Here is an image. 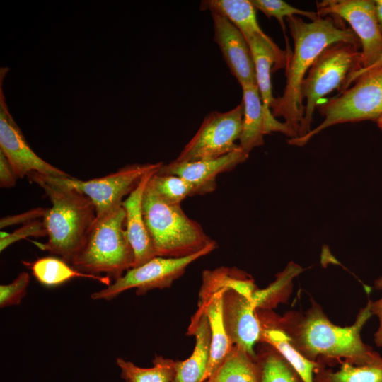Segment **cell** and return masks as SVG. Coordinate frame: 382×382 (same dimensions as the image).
<instances>
[{
  "label": "cell",
  "instance_id": "1",
  "mask_svg": "<svg viewBox=\"0 0 382 382\" xmlns=\"http://www.w3.org/2000/svg\"><path fill=\"white\" fill-rule=\"evenodd\" d=\"M340 20L335 16L319 17L309 23L296 16L287 18L294 52L286 60L283 94L274 98L270 110L274 117L284 118L294 138L299 136L304 115L302 83L317 57L328 47L337 42L361 45L352 30L345 27Z\"/></svg>",
  "mask_w": 382,
  "mask_h": 382
},
{
  "label": "cell",
  "instance_id": "4",
  "mask_svg": "<svg viewBox=\"0 0 382 382\" xmlns=\"http://www.w3.org/2000/svg\"><path fill=\"white\" fill-rule=\"evenodd\" d=\"M143 210L156 256H189L213 241L199 223L186 215L180 204L164 202L149 183L144 195Z\"/></svg>",
  "mask_w": 382,
  "mask_h": 382
},
{
  "label": "cell",
  "instance_id": "35",
  "mask_svg": "<svg viewBox=\"0 0 382 382\" xmlns=\"http://www.w3.org/2000/svg\"><path fill=\"white\" fill-rule=\"evenodd\" d=\"M374 286L376 289H382V277L375 280ZM371 312L377 316L379 323L374 336V342L377 347H382V297L374 301H371Z\"/></svg>",
  "mask_w": 382,
  "mask_h": 382
},
{
  "label": "cell",
  "instance_id": "15",
  "mask_svg": "<svg viewBox=\"0 0 382 382\" xmlns=\"http://www.w3.org/2000/svg\"><path fill=\"white\" fill-rule=\"evenodd\" d=\"M214 40L231 73L241 86L256 83L255 64L249 45L241 32L228 19L211 12Z\"/></svg>",
  "mask_w": 382,
  "mask_h": 382
},
{
  "label": "cell",
  "instance_id": "28",
  "mask_svg": "<svg viewBox=\"0 0 382 382\" xmlns=\"http://www.w3.org/2000/svg\"><path fill=\"white\" fill-rule=\"evenodd\" d=\"M116 364L126 382H172L175 374V361L162 356L155 357L151 368L139 367L120 357Z\"/></svg>",
  "mask_w": 382,
  "mask_h": 382
},
{
  "label": "cell",
  "instance_id": "13",
  "mask_svg": "<svg viewBox=\"0 0 382 382\" xmlns=\"http://www.w3.org/2000/svg\"><path fill=\"white\" fill-rule=\"evenodd\" d=\"M254 62L256 83L260 94L266 134L281 132L290 139L295 136L284 122H279L272 114L270 105L274 100L271 72L286 66V52L282 51L265 33L255 35L247 40Z\"/></svg>",
  "mask_w": 382,
  "mask_h": 382
},
{
  "label": "cell",
  "instance_id": "17",
  "mask_svg": "<svg viewBox=\"0 0 382 382\" xmlns=\"http://www.w3.org/2000/svg\"><path fill=\"white\" fill-rule=\"evenodd\" d=\"M159 169L146 173L122 202L125 211V230L134 254L133 267L156 256L144 219L143 199L149 180Z\"/></svg>",
  "mask_w": 382,
  "mask_h": 382
},
{
  "label": "cell",
  "instance_id": "11",
  "mask_svg": "<svg viewBox=\"0 0 382 382\" xmlns=\"http://www.w3.org/2000/svg\"><path fill=\"white\" fill-rule=\"evenodd\" d=\"M320 17L335 16L347 21L360 41L361 64L372 65L382 54V32L371 0H323L317 2Z\"/></svg>",
  "mask_w": 382,
  "mask_h": 382
},
{
  "label": "cell",
  "instance_id": "31",
  "mask_svg": "<svg viewBox=\"0 0 382 382\" xmlns=\"http://www.w3.org/2000/svg\"><path fill=\"white\" fill-rule=\"evenodd\" d=\"M250 1L255 9L262 12L267 18L274 17L277 18L283 30L286 40V44L287 39L285 34L286 28L284 22L285 17L288 18L299 15L309 18L311 21L320 17L317 12L297 8L282 0H250Z\"/></svg>",
  "mask_w": 382,
  "mask_h": 382
},
{
  "label": "cell",
  "instance_id": "25",
  "mask_svg": "<svg viewBox=\"0 0 382 382\" xmlns=\"http://www.w3.org/2000/svg\"><path fill=\"white\" fill-rule=\"evenodd\" d=\"M204 382H257L255 358L233 345L219 369Z\"/></svg>",
  "mask_w": 382,
  "mask_h": 382
},
{
  "label": "cell",
  "instance_id": "6",
  "mask_svg": "<svg viewBox=\"0 0 382 382\" xmlns=\"http://www.w3.org/2000/svg\"><path fill=\"white\" fill-rule=\"evenodd\" d=\"M360 45L340 42L330 45L317 57L301 87L306 98L304 115L298 137L311 131L313 114L322 98L335 90L343 91L348 78L361 68Z\"/></svg>",
  "mask_w": 382,
  "mask_h": 382
},
{
  "label": "cell",
  "instance_id": "38",
  "mask_svg": "<svg viewBox=\"0 0 382 382\" xmlns=\"http://www.w3.org/2000/svg\"><path fill=\"white\" fill-rule=\"evenodd\" d=\"M374 1L377 21L382 32V0H376Z\"/></svg>",
  "mask_w": 382,
  "mask_h": 382
},
{
  "label": "cell",
  "instance_id": "39",
  "mask_svg": "<svg viewBox=\"0 0 382 382\" xmlns=\"http://www.w3.org/2000/svg\"><path fill=\"white\" fill-rule=\"evenodd\" d=\"M378 127L382 130V116L376 121Z\"/></svg>",
  "mask_w": 382,
  "mask_h": 382
},
{
  "label": "cell",
  "instance_id": "19",
  "mask_svg": "<svg viewBox=\"0 0 382 382\" xmlns=\"http://www.w3.org/2000/svg\"><path fill=\"white\" fill-rule=\"evenodd\" d=\"M259 317L262 325L260 342L275 349L296 371L303 382H314L313 373L321 365L308 359L294 345L291 338L279 325L276 316Z\"/></svg>",
  "mask_w": 382,
  "mask_h": 382
},
{
  "label": "cell",
  "instance_id": "26",
  "mask_svg": "<svg viewBox=\"0 0 382 382\" xmlns=\"http://www.w3.org/2000/svg\"><path fill=\"white\" fill-rule=\"evenodd\" d=\"M339 370L318 369L315 382H382V357L356 364L342 361Z\"/></svg>",
  "mask_w": 382,
  "mask_h": 382
},
{
  "label": "cell",
  "instance_id": "30",
  "mask_svg": "<svg viewBox=\"0 0 382 382\" xmlns=\"http://www.w3.org/2000/svg\"><path fill=\"white\" fill-rule=\"evenodd\" d=\"M149 183L156 194L170 204H180L187 197L196 195L195 186L175 175L156 172Z\"/></svg>",
  "mask_w": 382,
  "mask_h": 382
},
{
  "label": "cell",
  "instance_id": "21",
  "mask_svg": "<svg viewBox=\"0 0 382 382\" xmlns=\"http://www.w3.org/2000/svg\"><path fill=\"white\" fill-rule=\"evenodd\" d=\"M243 91V117L239 146L246 153L264 144L266 134L262 103L257 84L244 83Z\"/></svg>",
  "mask_w": 382,
  "mask_h": 382
},
{
  "label": "cell",
  "instance_id": "34",
  "mask_svg": "<svg viewBox=\"0 0 382 382\" xmlns=\"http://www.w3.org/2000/svg\"><path fill=\"white\" fill-rule=\"evenodd\" d=\"M47 208L37 207L30 209L27 212L3 217L0 220V228H3L9 226L19 224H27L28 222L43 218Z\"/></svg>",
  "mask_w": 382,
  "mask_h": 382
},
{
  "label": "cell",
  "instance_id": "23",
  "mask_svg": "<svg viewBox=\"0 0 382 382\" xmlns=\"http://www.w3.org/2000/svg\"><path fill=\"white\" fill-rule=\"evenodd\" d=\"M200 9L209 10L228 19L246 40L255 35L265 34L256 16V9L249 0H204Z\"/></svg>",
  "mask_w": 382,
  "mask_h": 382
},
{
  "label": "cell",
  "instance_id": "27",
  "mask_svg": "<svg viewBox=\"0 0 382 382\" xmlns=\"http://www.w3.org/2000/svg\"><path fill=\"white\" fill-rule=\"evenodd\" d=\"M267 345L255 357L257 382H303L285 359Z\"/></svg>",
  "mask_w": 382,
  "mask_h": 382
},
{
  "label": "cell",
  "instance_id": "29",
  "mask_svg": "<svg viewBox=\"0 0 382 382\" xmlns=\"http://www.w3.org/2000/svg\"><path fill=\"white\" fill-rule=\"evenodd\" d=\"M301 271L300 266L290 262L267 287L256 289L252 296V301L255 308L269 309L286 300L291 290L292 279Z\"/></svg>",
  "mask_w": 382,
  "mask_h": 382
},
{
  "label": "cell",
  "instance_id": "14",
  "mask_svg": "<svg viewBox=\"0 0 382 382\" xmlns=\"http://www.w3.org/2000/svg\"><path fill=\"white\" fill-rule=\"evenodd\" d=\"M223 299L224 324L232 344L255 358L254 346L260 342L262 325L252 299L233 290L225 291Z\"/></svg>",
  "mask_w": 382,
  "mask_h": 382
},
{
  "label": "cell",
  "instance_id": "7",
  "mask_svg": "<svg viewBox=\"0 0 382 382\" xmlns=\"http://www.w3.org/2000/svg\"><path fill=\"white\" fill-rule=\"evenodd\" d=\"M332 98L319 103L318 111L323 121L306 135L288 139L291 145L302 146L313 137L332 125L364 120L377 121L382 116V68L366 72Z\"/></svg>",
  "mask_w": 382,
  "mask_h": 382
},
{
  "label": "cell",
  "instance_id": "5",
  "mask_svg": "<svg viewBox=\"0 0 382 382\" xmlns=\"http://www.w3.org/2000/svg\"><path fill=\"white\" fill-rule=\"evenodd\" d=\"M134 254L125 230V211L119 205L97 217L71 265L81 272L105 273L116 280L134 267Z\"/></svg>",
  "mask_w": 382,
  "mask_h": 382
},
{
  "label": "cell",
  "instance_id": "3",
  "mask_svg": "<svg viewBox=\"0 0 382 382\" xmlns=\"http://www.w3.org/2000/svg\"><path fill=\"white\" fill-rule=\"evenodd\" d=\"M27 177L44 190L52 204L42 220L47 241L35 244L71 265L96 219V207L84 194L53 176L31 173Z\"/></svg>",
  "mask_w": 382,
  "mask_h": 382
},
{
  "label": "cell",
  "instance_id": "12",
  "mask_svg": "<svg viewBox=\"0 0 382 382\" xmlns=\"http://www.w3.org/2000/svg\"><path fill=\"white\" fill-rule=\"evenodd\" d=\"M7 71L6 68H1L0 71V151L8 161L18 178L27 177L31 173L71 177L38 156L28 144L6 102L2 84Z\"/></svg>",
  "mask_w": 382,
  "mask_h": 382
},
{
  "label": "cell",
  "instance_id": "33",
  "mask_svg": "<svg viewBox=\"0 0 382 382\" xmlns=\"http://www.w3.org/2000/svg\"><path fill=\"white\" fill-rule=\"evenodd\" d=\"M46 236L47 231L42 221L35 220L23 224L21 228L11 233L1 231L0 250L2 252L11 244L28 236L42 237Z\"/></svg>",
  "mask_w": 382,
  "mask_h": 382
},
{
  "label": "cell",
  "instance_id": "36",
  "mask_svg": "<svg viewBox=\"0 0 382 382\" xmlns=\"http://www.w3.org/2000/svg\"><path fill=\"white\" fill-rule=\"evenodd\" d=\"M17 175L13 171L7 158L0 151V186L1 187H12L15 186Z\"/></svg>",
  "mask_w": 382,
  "mask_h": 382
},
{
  "label": "cell",
  "instance_id": "32",
  "mask_svg": "<svg viewBox=\"0 0 382 382\" xmlns=\"http://www.w3.org/2000/svg\"><path fill=\"white\" fill-rule=\"evenodd\" d=\"M30 282L27 272H21L10 284L0 286V307L17 306L25 296Z\"/></svg>",
  "mask_w": 382,
  "mask_h": 382
},
{
  "label": "cell",
  "instance_id": "18",
  "mask_svg": "<svg viewBox=\"0 0 382 382\" xmlns=\"http://www.w3.org/2000/svg\"><path fill=\"white\" fill-rule=\"evenodd\" d=\"M188 333L195 337V345L190 357L175 361V376L172 382H202L210 357L211 332L208 318L202 308H198L191 320Z\"/></svg>",
  "mask_w": 382,
  "mask_h": 382
},
{
  "label": "cell",
  "instance_id": "22",
  "mask_svg": "<svg viewBox=\"0 0 382 382\" xmlns=\"http://www.w3.org/2000/svg\"><path fill=\"white\" fill-rule=\"evenodd\" d=\"M256 289L253 279L241 270L224 267L214 270H205L202 273L198 306L221 290H233L252 299Z\"/></svg>",
  "mask_w": 382,
  "mask_h": 382
},
{
  "label": "cell",
  "instance_id": "24",
  "mask_svg": "<svg viewBox=\"0 0 382 382\" xmlns=\"http://www.w3.org/2000/svg\"><path fill=\"white\" fill-rule=\"evenodd\" d=\"M62 258L44 257L30 263L33 276L42 284L53 286L74 278H89L106 285H110L111 278L81 272L74 269Z\"/></svg>",
  "mask_w": 382,
  "mask_h": 382
},
{
  "label": "cell",
  "instance_id": "9",
  "mask_svg": "<svg viewBox=\"0 0 382 382\" xmlns=\"http://www.w3.org/2000/svg\"><path fill=\"white\" fill-rule=\"evenodd\" d=\"M243 117L242 101L227 112H211L175 160L190 162L216 158L238 149L236 141L241 136Z\"/></svg>",
  "mask_w": 382,
  "mask_h": 382
},
{
  "label": "cell",
  "instance_id": "10",
  "mask_svg": "<svg viewBox=\"0 0 382 382\" xmlns=\"http://www.w3.org/2000/svg\"><path fill=\"white\" fill-rule=\"evenodd\" d=\"M163 164V162L129 164L105 176L88 180L53 177L87 196L96 207L98 217L121 205L122 198L129 195L146 173L159 169Z\"/></svg>",
  "mask_w": 382,
  "mask_h": 382
},
{
  "label": "cell",
  "instance_id": "8",
  "mask_svg": "<svg viewBox=\"0 0 382 382\" xmlns=\"http://www.w3.org/2000/svg\"><path fill=\"white\" fill-rule=\"evenodd\" d=\"M217 246L213 241L199 252L183 257H163L156 256L144 264L132 267L106 288L94 292L93 300H111L130 289H136L138 295L144 294L154 289L169 287L182 276L186 268L197 259L208 255Z\"/></svg>",
  "mask_w": 382,
  "mask_h": 382
},
{
  "label": "cell",
  "instance_id": "20",
  "mask_svg": "<svg viewBox=\"0 0 382 382\" xmlns=\"http://www.w3.org/2000/svg\"><path fill=\"white\" fill-rule=\"evenodd\" d=\"M221 290L211 296L204 303L198 306L202 308L208 318L210 332V357L207 372L202 382L207 380L219 369L233 347L226 330L223 316L224 294Z\"/></svg>",
  "mask_w": 382,
  "mask_h": 382
},
{
  "label": "cell",
  "instance_id": "37",
  "mask_svg": "<svg viewBox=\"0 0 382 382\" xmlns=\"http://www.w3.org/2000/svg\"><path fill=\"white\" fill-rule=\"evenodd\" d=\"M382 68V54H381V56L379 57V58L372 64L370 66L367 67V68H364V69H359L358 71L354 72L347 79L345 85V87L343 88V91H345V89L348 88L349 87H350V85L357 79L359 78L360 76H361L362 74L366 73V72H369V71H374V70H376V69H381Z\"/></svg>",
  "mask_w": 382,
  "mask_h": 382
},
{
  "label": "cell",
  "instance_id": "16",
  "mask_svg": "<svg viewBox=\"0 0 382 382\" xmlns=\"http://www.w3.org/2000/svg\"><path fill=\"white\" fill-rule=\"evenodd\" d=\"M248 156L239 147L216 158L190 162L173 160L168 164H163L158 173L180 176L195 186L196 195H203L215 190L217 175L231 171L246 161Z\"/></svg>",
  "mask_w": 382,
  "mask_h": 382
},
{
  "label": "cell",
  "instance_id": "2",
  "mask_svg": "<svg viewBox=\"0 0 382 382\" xmlns=\"http://www.w3.org/2000/svg\"><path fill=\"white\" fill-rule=\"evenodd\" d=\"M371 316L369 300L352 325L340 327L332 323L322 307L312 301L304 313L291 311L282 317L276 316V319L295 347L308 359H343L360 364L379 355L361 337V331Z\"/></svg>",
  "mask_w": 382,
  "mask_h": 382
}]
</instances>
